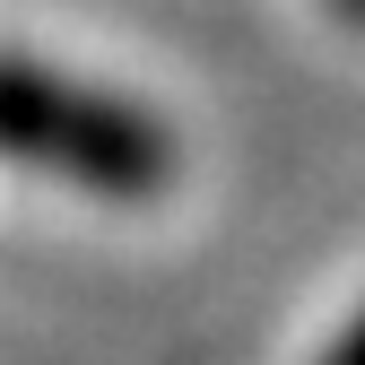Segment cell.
Segmentation results:
<instances>
[{"label":"cell","mask_w":365,"mask_h":365,"mask_svg":"<svg viewBox=\"0 0 365 365\" xmlns=\"http://www.w3.org/2000/svg\"><path fill=\"white\" fill-rule=\"evenodd\" d=\"M339 9H348V18H365V0H339Z\"/></svg>","instance_id":"obj_3"},{"label":"cell","mask_w":365,"mask_h":365,"mask_svg":"<svg viewBox=\"0 0 365 365\" xmlns=\"http://www.w3.org/2000/svg\"><path fill=\"white\" fill-rule=\"evenodd\" d=\"M331 365H365V313H356V322L339 331V348H331Z\"/></svg>","instance_id":"obj_2"},{"label":"cell","mask_w":365,"mask_h":365,"mask_svg":"<svg viewBox=\"0 0 365 365\" xmlns=\"http://www.w3.org/2000/svg\"><path fill=\"white\" fill-rule=\"evenodd\" d=\"M0 157L61 174L78 192H105V200H148L174 174V140L148 105L61 78L26 53H0Z\"/></svg>","instance_id":"obj_1"}]
</instances>
